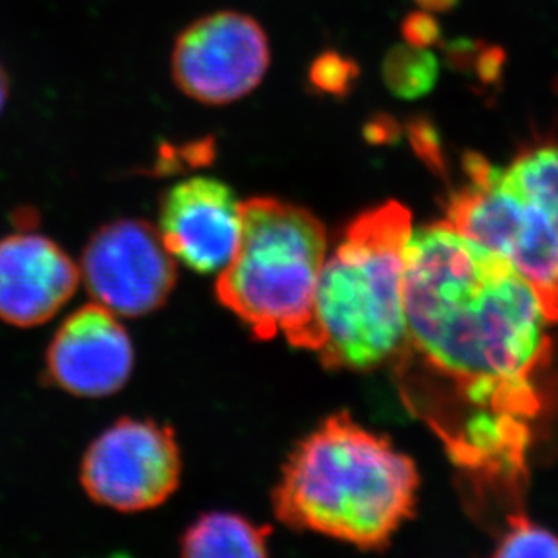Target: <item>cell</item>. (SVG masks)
Segmentation results:
<instances>
[{"mask_svg":"<svg viewBox=\"0 0 558 558\" xmlns=\"http://www.w3.org/2000/svg\"><path fill=\"white\" fill-rule=\"evenodd\" d=\"M181 469L172 428L123 417L85 450L80 483L98 505L134 513L163 505L180 486Z\"/></svg>","mask_w":558,"mask_h":558,"instance_id":"8992f818","label":"cell"},{"mask_svg":"<svg viewBox=\"0 0 558 558\" xmlns=\"http://www.w3.org/2000/svg\"><path fill=\"white\" fill-rule=\"evenodd\" d=\"M401 35L405 38V44L416 48H430L439 43L441 27L430 11L420 10L407 15L405 21L401 22Z\"/></svg>","mask_w":558,"mask_h":558,"instance_id":"e0dca14e","label":"cell"},{"mask_svg":"<svg viewBox=\"0 0 558 558\" xmlns=\"http://www.w3.org/2000/svg\"><path fill=\"white\" fill-rule=\"evenodd\" d=\"M159 235L175 260L197 274H219L238 252L243 233L241 201L208 175L170 186L159 203Z\"/></svg>","mask_w":558,"mask_h":558,"instance_id":"9c48e42d","label":"cell"},{"mask_svg":"<svg viewBox=\"0 0 558 558\" xmlns=\"http://www.w3.org/2000/svg\"><path fill=\"white\" fill-rule=\"evenodd\" d=\"M80 284V268L40 233L0 239V320L35 327L51 320Z\"/></svg>","mask_w":558,"mask_h":558,"instance_id":"8fae6325","label":"cell"},{"mask_svg":"<svg viewBox=\"0 0 558 558\" xmlns=\"http://www.w3.org/2000/svg\"><path fill=\"white\" fill-rule=\"evenodd\" d=\"M412 228L411 211L390 201L356 217L327 253L306 349L329 369L369 371L403 353Z\"/></svg>","mask_w":558,"mask_h":558,"instance_id":"3957f363","label":"cell"},{"mask_svg":"<svg viewBox=\"0 0 558 558\" xmlns=\"http://www.w3.org/2000/svg\"><path fill=\"white\" fill-rule=\"evenodd\" d=\"M496 557H557L558 537L522 513L511 515L497 544Z\"/></svg>","mask_w":558,"mask_h":558,"instance_id":"9a60e30c","label":"cell"},{"mask_svg":"<svg viewBox=\"0 0 558 558\" xmlns=\"http://www.w3.org/2000/svg\"><path fill=\"white\" fill-rule=\"evenodd\" d=\"M360 69L343 54L327 51L316 57L310 69V82L318 93L327 96H345L359 80Z\"/></svg>","mask_w":558,"mask_h":558,"instance_id":"2e32d148","label":"cell"},{"mask_svg":"<svg viewBox=\"0 0 558 558\" xmlns=\"http://www.w3.org/2000/svg\"><path fill=\"white\" fill-rule=\"evenodd\" d=\"M420 10L430 11V13H445L458 5L459 0H414Z\"/></svg>","mask_w":558,"mask_h":558,"instance_id":"d6986e66","label":"cell"},{"mask_svg":"<svg viewBox=\"0 0 558 558\" xmlns=\"http://www.w3.org/2000/svg\"><path fill=\"white\" fill-rule=\"evenodd\" d=\"M243 233L219 271L216 293L260 340L279 335L306 349L316 284L329 253L326 227L306 208L253 197L241 203Z\"/></svg>","mask_w":558,"mask_h":558,"instance_id":"277c9868","label":"cell"},{"mask_svg":"<svg viewBox=\"0 0 558 558\" xmlns=\"http://www.w3.org/2000/svg\"><path fill=\"white\" fill-rule=\"evenodd\" d=\"M269 527L257 526L230 511L197 517L181 535L180 549L190 558H244L268 555Z\"/></svg>","mask_w":558,"mask_h":558,"instance_id":"7c38bea8","label":"cell"},{"mask_svg":"<svg viewBox=\"0 0 558 558\" xmlns=\"http://www.w3.org/2000/svg\"><path fill=\"white\" fill-rule=\"evenodd\" d=\"M381 74L392 95L401 100H417L434 89L439 63L430 49L403 44L387 53Z\"/></svg>","mask_w":558,"mask_h":558,"instance_id":"5bb4252c","label":"cell"},{"mask_svg":"<svg viewBox=\"0 0 558 558\" xmlns=\"http://www.w3.org/2000/svg\"><path fill=\"white\" fill-rule=\"evenodd\" d=\"M80 269L98 304L132 318L158 311L178 282V260L158 228L140 219H118L96 230Z\"/></svg>","mask_w":558,"mask_h":558,"instance_id":"ba28073f","label":"cell"},{"mask_svg":"<svg viewBox=\"0 0 558 558\" xmlns=\"http://www.w3.org/2000/svg\"><path fill=\"white\" fill-rule=\"evenodd\" d=\"M508 185L558 217V143L535 142L500 167Z\"/></svg>","mask_w":558,"mask_h":558,"instance_id":"4fadbf2b","label":"cell"},{"mask_svg":"<svg viewBox=\"0 0 558 558\" xmlns=\"http://www.w3.org/2000/svg\"><path fill=\"white\" fill-rule=\"evenodd\" d=\"M405 311L400 365L422 371L414 379H430V400L445 398L422 416L459 466L519 490L530 422L543 407L538 374L554 348L555 322L537 291L445 219L412 228Z\"/></svg>","mask_w":558,"mask_h":558,"instance_id":"6da1fadb","label":"cell"},{"mask_svg":"<svg viewBox=\"0 0 558 558\" xmlns=\"http://www.w3.org/2000/svg\"><path fill=\"white\" fill-rule=\"evenodd\" d=\"M8 98H10V76L5 73L4 65L0 63V114L4 111Z\"/></svg>","mask_w":558,"mask_h":558,"instance_id":"ffe728a7","label":"cell"},{"mask_svg":"<svg viewBox=\"0 0 558 558\" xmlns=\"http://www.w3.org/2000/svg\"><path fill=\"white\" fill-rule=\"evenodd\" d=\"M134 367L132 340L117 313L87 304L63 320L46 354L57 387L78 398H106L123 389Z\"/></svg>","mask_w":558,"mask_h":558,"instance_id":"30bf717a","label":"cell"},{"mask_svg":"<svg viewBox=\"0 0 558 558\" xmlns=\"http://www.w3.org/2000/svg\"><path fill=\"white\" fill-rule=\"evenodd\" d=\"M417 488L409 456L349 414H337L291 452L275 486L274 510L286 526L378 549L414 513Z\"/></svg>","mask_w":558,"mask_h":558,"instance_id":"7a4b0ae2","label":"cell"},{"mask_svg":"<svg viewBox=\"0 0 558 558\" xmlns=\"http://www.w3.org/2000/svg\"><path fill=\"white\" fill-rule=\"evenodd\" d=\"M409 136L417 154L422 156L428 165L441 167V148H439V137H437L434 126L427 120H414L409 126Z\"/></svg>","mask_w":558,"mask_h":558,"instance_id":"ac0fdd59","label":"cell"},{"mask_svg":"<svg viewBox=\"0 0 558 558\" xmlns=\"http://www.w3.org/2000/svg\"><path fill=\"white\" fill-rule=\"evenodd\" d=\"M464 185L447 203V221L483 244L541 296L558 322V217L506 183L500 167L480 154L463 159Z\"/></svg>","mask_w":558,"mask_h":558,"instance_id":"5b68a950","label":"cell"},{"mask_svg":"<svg viewBox=\"0 0 558 558\" xmlns=\"http://www.w3.org/2000/svg\"><path fill=\"white\" fill-rule=\"evenodd\" d=\"M271 62L268 35L255 19L217 11L175 38L170 73L175 87L203 106H228L257 89Z\"/></svg>","mask_w":558,"mask_h":558,"instance_id":"52a82bcc","label":"cell"}]
</instances>
